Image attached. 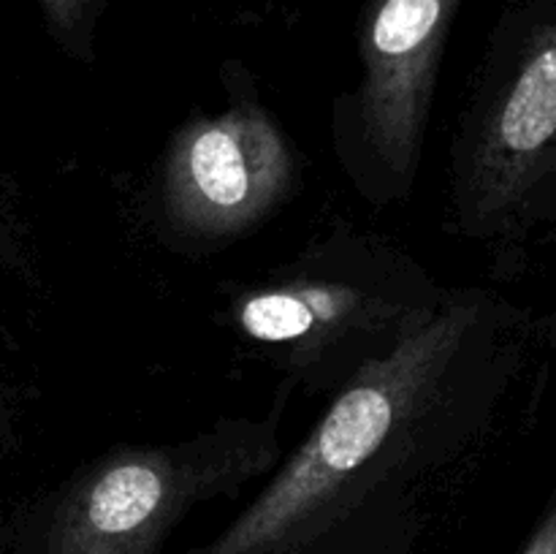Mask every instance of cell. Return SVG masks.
I'll return each mask as SVG.
<instances>
[{
    "label": "cell",
    "instance_id": "obj_1",
    "mask_svg": "<svg viewBox=\"0 0 556 554\" xmlns=\"http://www.w3.org/2000/svg\"><path fill=\"white\" fill-rule=\"evenodd\" d=\"M481 324V293H448L386 356L362 364L269 487L199 554H291L351 516L421 451Z\"/></svg>",
    "mask_w": 556,
    "mask_h": 554
},
{
    "label": "cell",
    "instance_id": "obj_2",
    "mask_svg": "<svg viewBox=\"0 0 556 554\" xmlns=\"http://www.w3.org/2000/svg\"><path fill=\"white\" fill-rule=\"evenodd\" d=\"M448 291L405 253L372 237L315 244L233 302V326L302 386L340 389L386 356Z\"/></svg>",
    "mask_w": 556,
    "mask_h": 554
},
{
    "label": "cell",
    "instance_id": "obj_4",
    "mask_svg": "<svg viewBox=\"0 0 556 554\" xmlns=\"http://www.w3.org/2000/svg\"><path fill=\"white\" fill-rule=\"evenodd\" d=\"M277 418H223L188 440L119 445L63 489L47 554H157L204 500L242 489L277 459Z\"/></svg>",
    "mask_w": 556,
    "mask_h": 554
},
{
    "label": "cell",
    "instance_id": "obj_8",
    "mask_svg": "<svg viewBox=\"0 0 556 554\" xmlns=\"http://www.w3.org/2000/svg\"><path fill=\"white\" fill-rule=\"evenodd\" d=\"M521 554H556V511L554 505H548L546 514H543L541 525L535 527V532L527 541L525 552Z\"/></svg>",
    "mask_w": 556,
    "mask_h": 554
},
{
    "label": "cell",
    "instance_id": "obj_6",
    "mask_svg": "<svg viewBox=\"0 0 556 554\" xmlns=\"http://www.w3.org/2000/svg\"><path fill=\"white\" fill-rule=\"evenodd\" d=\"M299 185V158L275 114L255 98L193 117L168 141L161 204L190 239L242 237L269 221Z\"/></svg>",
    "mask_w": 556,
    "mask_h": 554
},
{
    "label": "cell",
    "instance_id": "obj_3",
    "mask_svg": "<svg viewBox=\"0 0 556 554\" xmlns=\"http://www.w3.org/2000/svg\"><path fill=\"white\" fill-rule=\"evenodd\" d=\"M556 210V25L532 22L489 63L451 150V228L514 266Z\"/></svg>",
    "mask_w": 556,
    "mask_h": 554
},
{
    "label": "cell",
    "instance_id": "obj_7",
    "mask_svg": "<svg viewBox=\"0 0 556 554\" xmlns=\"http://www.w3.org/2000/svg\"><path fill=\"white\" fill-rule=\"evenodd\" d=\"M96 3L98 0H41L54 36L65 43H76V47L85 36V22Z\"/></svg>",
    "mask_w": 556,
    "mask_h": 554
},
{
    "label": "cell",
    "instance_id": "obj_5",
    "mask_svg": "<svg viewBox=\"0 0 556 554\" xmlns=\"http://www.w3.org/2000/svg\"><path fill=\"white\" fill-rule=\"evenodd\" d=\"M462 0H369L358 27L362 76L334 106L337 155L372 204L410 196L421 168L440 65Z\"/></svg>",
    "mask_w": 556,
    "mask_h": 554
}]
</instances>
